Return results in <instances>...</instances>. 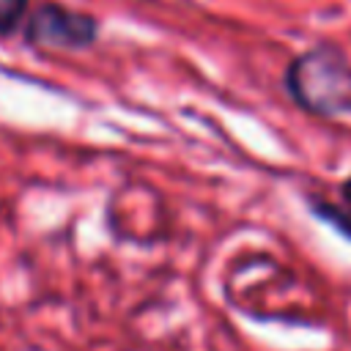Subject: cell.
<instances>
[{"label":"cell","instance_id":"obj_1","mask_svg":"<svg viewBox=\"0 0 351 351\" xmlns=\"http://www.w3.org/2000/svg\"><path fill=\"white\" fill-rule=\"evenodd\" d=\"M291 99L313 115L351 112V66L335 49H310L299 55L285 71Z\"/></svg>","mask_w":351,"mask_h":351},{"label":"cell","instance_id":"obj_2","mask_svg":"<svg viewBox=\"0 0 351 351\" xmlns=\"http://www.w3.org/2000/svg\"><path fill=\"white\" fill-rule=\"evenodd\" d=\"M96 36H99V22L90 14H82L58 3L38 5L25 22V38L41 49L80 52V49H88L96 41Z\"/></svg>","mask_w":351,"mask_h":351},{"label":"cell","instance_id":"obj_3","mask_svg":"<svg viewBox=\"0 0 351 351\" xmlns=\"http://www.w3.org/2000/svg\"><path fill=\"white\" fill-rule=\"evenodd\" d=\"M27 14V0H0V36H11Z\"/></svg>","mask_w":351,"mask_h":351},{"label":"cell","instance_id":"obj_4","mask_svg":"<svg viewBox=\"0 0 351 351\" xmlns=\"http://www.w3.org/2000/svg\"><path fill=\"white\" fill-rule=\"evenodd\" d=\"M313 211L324 219V222H329L332 228H337L348 241H351V217L346 214V211H340L337 206H332V203H324V200H318V203H313Z\"/></svg>","mask_w":351,"mask_h":351},{"label":"cell","instance_id":"obj_5","mask_svg":"<svg viewBox=\"0 0 351 351\" xmlns=\"http://www.w3.org/2000/svg\"><path fill=\"white\" fill-rule=\"evenodd\" d=\"M340 192H343V197H346V203L351 206V176H348V178H346V181L340 184Z\"/></svg>","mask_w":351,"mask_h":351}]
</instances>
